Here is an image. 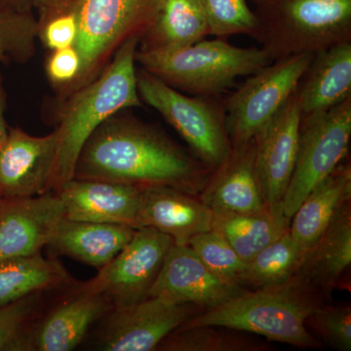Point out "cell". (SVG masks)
<instances>
[{
    "instance_id": "obj_1",
    "label": "cell",
    "mask_w": 351,
    "mask_h": 351,
    "mask_svg": "<svg viewBox=\"0 0 351 351\" xmlns=\"http://www.w3.org/2000/svg\"><path fill=\"white\" fill-rule=\"evenodd\" d=\"M212 171L152 124L113 115L93 132L76 160L75 179L163 186L199 195Z\"/></svg>"
},
{
    "instance_id": "obj_2",
    "label": "cell",
    "mask_w": 351,
    "mask_h": 351,
    "mask_svg": "<svg viewBox=\"0 0 351 351\" xmlns=\"http://www.w3.org/2000/svg\"><path fill=\"white\" fill-rule=\"evenodd\" d=\"M140 38H132L113 55L100 75L64 97L58 113V152L52 191L75 177L76 160L93 132L122 110L143 107L137 86L136 53Z\"/></svg>"
},
{
    "instance_id": "obj_3",
    "label": "cell",
    "mask_w": 351,
    "mask_h": 351,
    "mask_svg": "<svg viewBox=\"0 0 351 351\" xmlns=\"http://www.w3.org/2000/svg\"><path fill=\"white\" fill-rule=\"evenodd\" d=\"M325 300L301 277L271 287L244 291L205 309L181 327L213 325L263 337L270 341L301 348H320L323 343L306 328V319Z\"/></svg>"
},
{
    "instance_id": "obj_4",
    "label": "cell",
    "mask_w": 351,
    "mask_h": 351,
    "mask_svg": "<svg viewBox=\"0 0 351 351\" xmlns=\"http://www.w3.org/2000/svg\"><path fill=\"white\" fill-rule=\"evenodd\" d=\"M136 62L178 91L215 97L272 61L262 47H237L218 38L170 51L138 49Z\"/></svg>"
},
{
    "instance_id": "obj_5",
    "label": "cell",
    "mask_w": 351,
    "mask_h": 351,
    "mask_svg": "<svg viewBox=\"0 0 351 351\" xmlns=\"http://www.w3.org/2000/svg\"><path fill=\"white\" fill-rule=\"evenodd\" d=\"M271 61L351 41V0H252Z\"/></svg>"
},
{
    "instance_id": "obj_6",
    "label": "cell",
    "mask_w": 351,
    "mask_h": 351,
    "mask_svg": "<svg viewBox=\"0 0 351 351\" xmlns=\"http://www.w3.org/2000/svg\"><path fill=\"white\" fill-rule=\"evenodd\" d=\"M163 1L73 0L80 24L75 47L82 56V68L69 93L100 75L126 41L141 40L156 22Z\"/></svg>"
},
{
    "instance_id": "obj_7",
    "label": "cell",
    "mask_w": 351,
    "mask_h": 351,
    "mask_svg": "<svg viewBox=\"0 0 351 351\" xmlns=\"http://www.w3.org/2000/svg\"><path fill=\"white\" fill-rule=\"evenodd\" d=\"M137 86L143 103L160 113L208 168L217 169L232 154L225 108L214 97L186 96L144 69L137 71Z\"/></svg>"
},
{
    "instance_id": "obj_8",
    "label": "cell",
    "mask_w": 351,
    "mask_h": 351,
    "mask_svg": "<svg viewBox=\"0 0 351 351\" xmlns=\"http://www.w3.org/2000/svg\"><path fill=\"white\" fill-rule=\"evenodd\" d=\"M313 53L276 60L249 75L223 101L232 147L253 140L295 93Z\"/></svg>"
},
{
    "instance_id": "obj_9",
    "label": "cell",
    "mask_w": 351,
    "mask_h": 351,
    "mask_svg": "<svg viewBox=\"0 0 351 351\" xmlns=\"http://www.w3.org/2000/svg\"><path fill=\"white\" fill-rule=\"evenodd\" d=\"M350 138L351 97L327 112L302 117L294 172L282 200L288 218L311 189L343 162Z\"/></svg>"
},
{
    "instance_id": "obj_10",
    "label": "cell",
    "mask_w": 351,
    "mask_h": 351,
    "mask_svg": "<svg viewBox=\"0 0 351 351\" xmlns=\"http://www.w3.org/2000/svg\"><path fill=\"white\" fill-rule=\"evenodd\" d=\"M174 241L149 226L137 228L130 241L85 286L107 298L113 309L149 298Z\"/></svg>"
},
{
    "instance_id": "obj_11",
    "label": "cell",
    "mask_w": 351,
    "mask_h": 351,
    "mask_svg": "<svg viewBox=\"0 0 351 351\" xmlns=\"http://www.w3.org/2000/svg\"><path fill=\"white\" fill-rule=\"evenodd\" d=\"M203 311L149 297L132 306L114 308L103 318L99 346L106 351H154L166 337Z\"/></svg>"
},
{
    "instance_id": "obj_12",
    "label": "cell",
    "mask_w": 351,
    "mask_h": 351,
    "mask_svg": "<svg viewBox=\"0 0 351 351\" xmlns=\"http://www.w3.org/2000/svg\"><path fill=\"white\" fill-rule=\"evenodd\" d=\"M58 152L56 129L36 137L9 128L0 149V198L32 197L52 191Z\"/></svg>"
},
{
    "instance_id": "obj_13",
    "label": "cell",
    "mask_w": 351,
    "mask_h": 351,
    "mask_svg": "<svg viewBox=\"0 0 351 351\" xmlns=\"http://www.w3.org/2000/svg\"><path fill=\"white\" fill-rule=\"evenodd\" d=\"M58 193L0 199V262L41 254L52 241L62 219Z\"/></svg>"
},
{
    "instance_id": "obj_14",
    "label": "cell",
    "mask_w": 351,
    "mask_h": 351,
    "mask_svg": "<svg viewBox=\"0 0 351 351\" xmlns=\"http://www.w3.org/2000/svg\"><path fill=\"white\" fill-rule=\"evenodd\" d=\"M301 122L302 110L295 91L254 138L256 168L269 209L282 204L294 172Z\"/></svg>"
},
{
    "instance_id": "obj_15",
    "label": "cell",
    "mask_w": 351,
    "mask_h": 351,
    "mask_svg": "<svg viewBox=\"0 0 351 351\" xmlns=\"http://www.w3.org/2000/svg\"><path fill=\"white\" fill-rule=\"evenodd\" d=\"M243 286L226 282L211 271L189 245L173 244L149 297L203 311L241 294Z\"/></svg>"
},
{
    "instance_id": "obj_16",
    "label": "cell",
    "mask_w": 351,
    "mask_h": 351,
    "mask_svg": "<svg viewBox=\"0 0 351 351\" xmlns=\"http://www.w3.org/2000/svg\"><path fill=\"white\" fill-rule=\"evenodd\" d=\"M64 218L141 228V188L103 180L75 179L58 191Z\"/></svg>"
},
{
    "instance_id": "obj_17",
    "label": "cell",
    "mask_w": 351,
    "mask_h": 351,
    "mask_svg": "<svg viewBox=\"0 0 351 351\" xmlns=\"http://www.w3.org/2000/svg\"><path fill=\"white\" fill-rule=\"evenodd\" d=\"M198 197L213 212L263 214L269 211L256 168L254 138L232 147L230 156L212 172Z\"/></svg>"
},
{
    "instance_id": "obj_18",
    "label": "cell",
    "mask_w": 351,
    "mask_h": 351,
    "mask_svg": "<svg viewBox=\"0 0 351 351\" xmlns=\"http://www.w3.org/2000/svg\"><path fill=\"white\" fill-rule=\"evenodd\" d=\"M112 309L107 298L82 284L76 294L36 321L32 332L31 350H75L90 329Z\"/></svg>"
},
{
    "instance_id": "obj_19",
    "label": "cell",
    "mask_w": 351,
    "mask_h": 351,
    "mask_svg": "<svg viewBox=\"0 0 351 351\" xmlns=\"http://www.w3.org/2000/svg\"><path fill=\"white\" fill-rule=\"evenodd\" d=\"M141 228L149 226L169 235L176 245H189L213 228V211L196 195L156 186L141 188Z\"/></svg>"
},
{
    "instance_id": "obj_20",
    "label": "cell",
    "mask_w": 351,
    "mask_h": 351,
    "mask_svg": "<svg viewBox=\"0 0 351 351\" xmlns=\"http://www.w3.org/2000/svg\"><path fill=\"white\" fill-rule=\"evenodd\" d=\"M302 117L327 112L351 97V41L315 53L295 90Z\"/></svg>"
},
{
    "instance_id": "obj_21",
    "label": "cell",
    "mask_w": 351,
    "mask_h": 351,
    "mask_svg": "<svg viewBox=\"0 0 351 351\" xmlns=\"http://www.w3.org/2000/svg\"><path fill=\"white\" fill-rule=\"evenodd\" d=\"M135 230L128 226L64 218L47 248L52 258L66 256L99 270L112 262Z\"/></svg>"
},
{
    "instance_id": "obj_22",
    "label": "cell",
    "mask_w": 351,
    "mask_h": 351,
    "mask_svg": "<svg viewBox=\"0 0 351 351\" xmlns=\"http://www.w3.org/2000/svg\"><path fill=\"white\" fill-rule=\"evenodd\" d=\"M351 265V204L339 210L322 237L307 251L295 276L329 299Z\"/></svg>"
},
{
    "instance_id": "obj_23",
    "label": "cell",
    "mask_w": 351,
    "mask_h": 351,
    "mask_svg": "<svg viewBox=\"0 0 351 351\" xmlns=\"http://www.w3.org/2000/svg\"><path fill=\"white\" fill-rule=\"evenodd\" d=\"M348 202H351V167L346 161L311 189L293 215L289 232L306 253Z\"/></svg>"
},
{
    "instance_id": "obj_24",
    "label": "cell",
    "mask_w": 351,
    "mask_h": 351,
    "mask_svg": "<svg viewBox=\"0 0 351 351\" xmlns=\"http://www.w3.org/2000/svg\"><path fill=\"white\" fill-rule=\"evenodd\" d=\"M208 36L209 24L199 0H164L156 22L141 38L138 49H180Z\"/></svg>"
},
{
    "instance_id": "obj_25",
    "label": "cell",
    "mask_w": 351,
    "mask_h": 351,
    "mask_svg": "<svg viewBox=\"0 0 351 351\" xmlns=\"http://www.w3.org/2000/svg\"><path fill=\"white\" fill-rule=\"evenodd\" d=\"M291 219L282 204L263 214L213 212V230L223 235L245 263L288 232Z\"/></svg>"
},
{
    "instance_id": "obj_26",
    "label": "cell",
    "mask_w": 351,
    "mask_h": 351,
    "mask_svg": "<svg viewBox=\"0 0 351 351\" xmlns=\"http://www.w3.org/2000/svg\"><path fill=\"white\" fill-rule=\"evenodd\" d=\"M71 282L56 258L41 254L0 262V306L38 292H49Z\"/></svg>"
},
{
    "instance_id": "obj_27",
    "label": "cell",
    "mask_w": 351,
    "mask_h": 351,
    "mask_svg": "<svg viewBox=\"0 0 351 351\" xmlns=\"http://www.w3.org/2000/svg\"><path fill=\"white\" fill-rule=\"evenodd\" d=\"M306 254L288 230L246 263L240 283L255 290L286 282L297 274Z\"/></svg>"
},
{
    "instance_id": "obj_28",
    "label": "cell",
    "mask_w": 351,
    "mask_h": 351,
    "mask_svg": "<svg viewBox=\"0 0 351 351\" xmlns=\"http://www.w3.org/2000/svg\"><path fill=\"white\" fill-rule=\"evenodd\" d=\"M269 346L230 328L203 325L180 327L161 341L157 350L263 351Z\"/></svg>"
},
{
    "instance_id": "obj_29",
    "label": "cell",
    "mask_w": 351,
    "mask_h": 351,
    "mask_svg": "<svg viewBox=\"0 0 351 351\" xmlns=\"http://www.w3.org/2000/svg\"><path fill=\"white\" fill-rule=\"evenodd\" d=\"M44 293L0 306V351L31 350L32 332L41 316Z\"/></svg>"
},
{
    "instance_id": "obj_30",
    "label": "cell",
    "mask_w": 351,
    "mask_h": 351,
    "mask_svg": "<svg viewBox=\"0 0 351 351\" xmlns=\"http://www.w3.org/2000/svg\"><path fill=\"white\" fill-rule=\"evenodd\" d=\"M34 12H12L0 9V64H25L34 56L38 38Z\"/></svg>"
},
{
    "instance_id": "obj_31",
    "label": "cell",
    "mask_w": 351,
    "mask_h": 351,
    "mask_svg": "<svg viewBox=\"0 0 351 351\" xmlns=\"http://www.w3.org/2000/svg\"><path fill=\"white\" fill-rule=\"evenodd\" d=\"M209 24L210 34L226 39L239 34L255 38L258 25L246 0H199Z\"/></svg>"
},
{
    "instance_id": "obj_32",
    "label": "cell",
    "mask_w": 351,
    "mask_h": 351,
    "mask_svg": "<svg viewBox=\"0 0 351 351\" xmlns=\"http://www.w3.org/2000/svg\"><path fill=\"white\" fill-rule=\"evenodd\" d=\"M189 246L217 276L226 282L241 285L240 279L246 263L219 232L212 228L189 241Z\"/></svg>"
},
{
    "instance_id": "obj_33",
    "label": "cell",
    "mask_w": 351,
    "mask_h": 351,
    "mask_svg": "<svg viewBox=\"0 0 351 351\" xmlns=\"http://www.w3.org/2000/svg\"><path fill=\"white\" fill-rule=\"evenodd\" d=\"M306 328L328 346L341 351L351 350V308L350 304L332 306L326 302L316 307L306 319Z\"/></svg>"
},
{
    "instance_id": "obj_34",
    "label": "cell",
    "mask_w": 351,
    "mask_h": 351,
    "mask_svg": "<svg viewBox=\"0 0 351 351\" xmlns=\"http://www.w3.org/2000/svg\"><path fill=\"white\" fill-rule=\"evenodd\" d=\"M78 32L80 24L73 1L68 8L38 23V38L50 51L75 46Z\"/></svg>"
},
{
    "instance_id": "obj_35",
    "label": "cell",
    "mask_w": 351,
    "mask_h": 351,
    "mask_svg": "<svg viewBox=\"0 0 351 351\" xmlns=\"http://www.w3.org/2000/svg\"><path fill=\"white\" fill-rule=\"evenodd\" d=\"M82 56L75 46L50 51L45 63L48 80L61 92L62 98L66 96L75 86L82 73Z\"/></svg>"
},
{
    "instance_id": "obj_36",
    "label": "cell",
    "mask_w": 351,
    "mask_h": 351,
    "mask_svg": "<svg viewBox=\"0 0 351 351\" xmlns=\"http://www.w3.org/2000/svg\"><path fill=\"white\" fill-rule=\"evenodd\" d=\"M71 1L73 0H32V10L38 15V23H41L68 8Z\"/></svg>"
},
{
    "instance_id": "obj_37",
    "label": "cell",
    "mask_w": 351,
    "mask_h": 351,
    "mask_svg": "<svg viewBox=\"0 0 351 351\" xmlns=\"http://www.w3.org/2000/svg\"><path fill=\"white\" fill-rule=\"evenodd\" d=\"M6 93L4 89L3 77L0 71V149L5 143L9 128L5 120Z\"/></svg>"
},
{
    "instance_id": "obj_38",
    "label": "cell",
    "mask_w": 351,
    "mask_h": 351,
    "mask_svg": "<svg viewBox=\"0 0 351 351\" xmlns=\"http://www.w3.org/2000/svg\"><path fill=\"white\" fill-rule=\"evenodd\" d=\"M0 9L12 12H34L32 0H0Z\"/></svg>"
},
{
    "instance_id": "obj_39",
    "label": "cell",
    "mask_w": 351,
    "mask_h": 351,
    "mask_svg": "<svg viewBox=\"0 0 351 351\" xmlns=\"http://www.w3.org/2000/svg\"><path fill=\"white\" fill-rule=\"evenodd\" d=\"M0 199H1V198H0Z\"/></svg>"
}]
</instances>
